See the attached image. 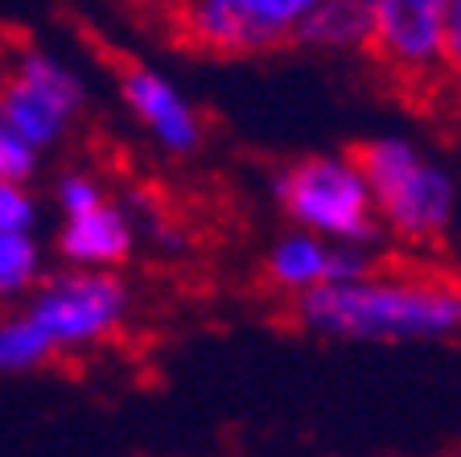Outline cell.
<instances>
[{
  "mask_svg": "<svg viewBox=\"0 0 461 457\" xmlns=\"http://www.w3.org/2000/svg\"><path fill=\"white\" fill-rule=\"evenodd\" d=\"M33 227V202L25 198L21 181L0 178V231H29Z\"/></svg>",
  "mask_w": 461,
  "mask_h": 457,
  "instance_id": "9a60e30c",
  "label": "cell"
},
{
  "mask_svg": "<svg viewBox=\"0 0 461 457\" xmlns=\"http://www.w3.org/2000/svg\"><path fill=\"white\" fill-rule=\"evenodd\" d=\"M120 91H124V104L132 107V115L153 133V141L165 152H194L202 144L198 112L169 78H161L149 67H124Z\"/></svg>",
  "mask_w": 461,
  "mask_h": 457,
  "instance_id": "ba28073f",
  "label": "cell"
},
{
  "mask_svg": "<svg viewBox=\"0 0 461 457\" xmlns=\"http://www.w3.org/2000/svg\"><path fill=\"white\" fill-rule=\"evenodd\" d=\"M58 202H62L67 215H75V210H86V206H95V202H104V194H99V186L91 178L70 173V178H62V186H58Z\"/></svg>",
  "mask_w": 461,
  "mask_h": 457,
  "instance_id": "2e32d148",
  "label": "cell"
},
{
  "mask_svg": "<svg viewBox=\"0 0 461 457\" xmlns=\"http://www.w3.org/2000/svg\"><path fill=\"white\" fill-rule=\"evenodd\" d=\"M50 354H54V343L29 314L0 322V371H33Z\"/></svg>",
  "mask_w": 461,
  "mask_h": 457,
  "instance_id": "7c38bea8",
  "label": "cell"
},
{
  "mask_svg": "<svg viewBox=\"0 0 461 457\" xmlns=\"http://www.w3.org/2000/svg\"><path fill=\"white\" fill-rule=\"evenodd\" d=\"M33 161H38V149L0 120V178L5 181H25L29 173H33Z\"/></svg>",
  "mask_w": 461,
  "mask_h": 457,
  "instance_id": "5bb4252c",
  "label": "cell"
},
{
  "mask_svg": "<svg viewBox=\"0 0 461 457\" xmlns=\"http://www.w3.org/2000/svg\"><path fill=\"white\" fill-rule=\"evenodd\" d=\"M384 231L412 243L441 239L457 210V186L441 165L400 136H375L350 149Z\"/></svg>",
  "mask_w": 461,
  "mask_h": 457,
  "instance_id": "7a4b0ae2",
  "label": "cell"
},
{
  "mask_svg": "<svg viewBox=\"0 0 461 457\" xmlns=\"http://www.w3.org/2000/svg\"><path fill=\"white\" fill-rule=\"evenodd\" d=\"M83 112V83L58 58L25 50L0 83V120L33 149H46Z\"/></svg>",
  "mask_w": 461,
  "mask_h": 457,
  "instance_id": "277c9868",
  "label": "cell"
},
{
  "mask_svg": "<svg viewBox=\"0 0 461 457\" xmlns=\"http://www.w3.org/2000/svg\"><path fill=\"white\" fill-rule=\"evenodd\" d=\"M219 5L240 13L272 50H280L293 46V29L301 25V17L313 9L317 0H219Z\"/></svg>",
  "mask_w": 461,
  "mask_h": 457,
  "instance_id": "8fae6325",
  "label": "cell"
},
{
  "mask_svg": "<svg viewBox=\"0 0 461 457\" xmlns=\"http://www.w3.org/2000/svg\"><path fill=\"white\" fill-rule=\"evenodd\" d=\"M9 67H13V62H9V58H5V50H0V83H5V75H9Z\"/></svg>",
  "mask_w": 461,
  "mask_h": 457,
  "instance_id": "d6986e66",
  "label": "cell"
},
{
  "mask_svg": "<svg viewBox=\"0 0 461 457\" xmlns=\"http://www.w3.org/2000/svg\"><path fill=\"white\" fill-rule=\"evenodd\" d=\"M441 62L461 78V0L445 5V41H441Z\"/></svg>",
  "mask_w": 461,
  "mask_h": 457,
  "instance_id": "e0dca14e",
  "label": "cell"
},
{
  "mask_svg": "<svg viewBox=\"0 0 461 457\" xmlns=\"http://www.w3.org/2000/svg\"><path fill=\"white\" fill-rule=\"evenodd\" d=\"M38 277V248L25 231H0V297H13L29 288Z\"/></svg>",
  "mask_w": 461,
  "mask_h": 457,
  "instance_id": "4fadbf2b",
  "label": "cell"
},
{
  "mask_svg": "<svg viewBox=\"0 0 461 457\" xmlns=\"http://www.w3.org/2000/svg\"><path fill=\"white\" fill-rule=\"evenodd\" d=\"M449 0H371V50L395 75H429L441 62Z\"/></svg>",
  "mask_w": 461,
  "mask_h": 457,
  "instance_id": "8992f818",
  "label": "cell"
},
{
  "mask_svg": "<svg viewBox=\"0 0 461 457\" xmlns=\"http://www.w3.org/2000/svg\"><path fill=\"white\" fill-rule=\"evenodd\" d=\"M371 251L358 243H338V239L313 235V231H288L285 239H276L264 260V272L276 288L301 297L309 288L338 285V280H355L363 272H371Z\"/></svg>",
  "mask_w": 461,
  "mask_h": 457,
  "instance_id": "52a82bcc",
  "label": "cell"
},
{
  "mask_svg": "<svg viewBox=\"0 0 461 457\" xmlns=\"http://www.w3.org/2000/svg\"><path fill=\"white\" fill-rule=\"evenodd\" d=\"M132 248V227L115 206L95 202L86 210L67 215L62 227V256H70L75 264H91V268H107L120 264Z\"/></svg>",
  "mask_w": 461,
  "mask_h": 457,
  "instance_id": "9c48e42d",
  "label": "cell"
},
{
  "mask_svg": "<svg viewBox=\"0 0 461 457\" xmlns=\"http://www.w3.org/2000/svg\"><path fill=\"white\" fill-rule=\"evenodd\" d=\"M128 314V288L112 272H70L46 285L29 309L54 351L104 343Z\"/></svg>",
  "mask_w": 461,
  "mask_h": 457,
  "instance_id": "5b68a950",
  "label": "cell"
},
{
  "mask_svg": "<svg viewBox=\"0 0 461 457\" xmlns=\"http://www.w3.org/2000/svg\"><path fill=\"white\" fill-rule=\"evenodd\" d=\"M128 5H136V9H153V13H161V17H165L177 0H128Z\"/></svg>",
  "mask_w": 461,
  "mask_h": 457,
  "instance_id": "ac0fdd59",
  "label": "cell"
},
{
  "mask_svg": "<svg viewBox=\"0 0 461 457\" xmlns=\"http://www.w3.org/2000/svg\"><path fill=\"white\" fill-rule=\"evenodd\" d=\"M272 190H276L280 210L301 231L338 239V243H358V248H371L384 235L366 178L350 152L301 157L276 173Z\"/></svg>",
  "mask_w": 461,
  "mask_h": 457,
  "instance_id": "3957f363",
  "label": "cell"
},
{
  "mask_svg": "<svg viewBox=\"0 0 461 457\" xmlns=\"http://www.w3.org/2000/svg\"><path fill=\"white\" fill-rule=\"evenodd\" d=\"M297 322L334 343H453L461 338V285L363 272L301 293Z\"/></svg>",
  "mask_w": 461,
  "mask_h": 457,
  "instance_id": "6da1fadb",
  "label": "cell"
},
{
  "mask_svg": "<svg viewBox=\"0 0 461 457\" xmlns=\"http://www.w3.org/2000/svg\"><path fill=\"white\" fill-rule=\"evenodd\" d=\"M371 0H317L293 29V46L305 50H366Z\"/></svg>",
  "mask_w": 461,
  "mask_h": 457,
  "instance_id": "30bf717a",
  "label": "cell"
}]
</instances>
